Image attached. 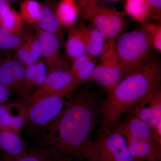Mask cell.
I'll list each match as a JSON object with an SVG mask.
<instances>
[{"label":"cell","instance_id":"19","mask_svg":"<svg viewBox=\"0 0 161 161\" xmlns=\"http://www.w3.org/2000/svg\"><path fill=\"white\" fill-rule=\"evenodd\" d=\"M36 24L39 29L56 35L60 42L62 41V27L57 17L56 9L48 2L42 5L40 18Z\"/></svg>","mask_w":161,"mask_h":161},{"label":"cell","instance_id":"34","mask_svg":"<svg viewBox=\"0 0 161 161\" xmlns=\"http://www.w3.org/2000/svg\"><path fill=\"white\" fill-rule=\"evenodd\" d=\"M145 161H161L160 159H153L147 160Z\"/></svg>","mask_w":161,"mask_h":161},{"label":"cell","instance_id":"32","mask_svg":"<svg viewBox=\"0 0 161 161\" xmlns=\"http://www.w3.org/2000/svg\"><path fill=\"white\" fill-rule=\"evenodd\" d=\"M10 94L9 90L0 80V105L7 103Z\"/></svg>","mask_w":161,"mask_h":161},{"label":"cell","instance_id":"22","mask_svg":"<svg viewBox=\"0 0 161 161\" xmlns=\"http://www.w3.org/2000/svg\"><path fill=\"white\" fill-rule=\"evenodd\" d=\"M125 9L127 14L142 25L146 23L151 15L147 0H127Z\"/></svg>","mask_w":161,"mask_h":161},{"label":"cell","instance_id":"16","mask_svg":"<svg viewBox=\"0 0 161 161\" xmlns=\"http://www.w3.org/2000/svg\"><path fill=\"white\" fill-rule=\"evenodd\" d=\"M86 26L85 24H79L69 29L65 47L66 54L71 60L86 53Z\"/></svg>","mask_w":161,"mask_h":161},{"label":"cell","instance_id":"35","mask_svg":"<svg viewBox=\"0 0 161 161\" xmlns=\"http://www.w3.org/2000/svg\"><path fill=\"white\" fill-rule=\"evenodd\" d=\"M7 1L9 3V2H16V1H18V0H7Z\"/></svg>","mask_w":161,"mask_h":161},{"label":"cell","instance_id":"36","mask_svg":"<svg viewBox=\"0 0 161 161\" xmlns=\"http://www.w3.org/2000/svg\"><path fill=\"white\" fill-rule=\"evenodd\" d=\"M2 58H1V57H0V62H1V60H2Z\"/></svg>","mask_w":161,"mask_h":161},{"label":"cell","instance_id":"7","mask_svg":"<svg viewBox=\"0 0 161 161\" xmlns=\"http://www.w3.org/2000/svg\"><path fill=\"white\" fill-rule=\"evenodd\" d=\"M100 62L95 66L90 80L109 92L124 78L115 47V40H107Z\"/></svg>","mask_w":161,"mask_h":161},{"label":"cell","instance_id":"37","mask_svg":"<svg viewBox=\"0 0 161 161\" xmlns=\"http://www.w3.org/2000/svg\"><path fill=\"white\" fill-rule=\"evenodd\" d=\"M0 161H3L2 160V159H0Z\"/></svg>","mask_w":161,"mask_h":161},{"label":"cell","instance_id":"6","mask_svg":"<svg viewBox=\"0 0 161 161\" xmlns=\"http://www.w3.org/2000/svg\"><path fill=\"white\" fill-rule=\"evenodd\" d=\"M82 17L102 33L106 40H116L126 26L123 14L109 9L96 0H81Z\"/></svg>","mask_w":161,"mask_h":161},{"label":"cell","instance_id":"13","mask_svg":"<svg viewBox=\"0 0 161 161\" xmlns=\"http://www.w3.org/2000/svg\"><path fill=\"white\" fill-rule=\"evenodd\" d=\"M25 123V107L21 103H6L0 105V130L20 133Z\"/></svg>","mask_w":161,"mask_h":161},{"label":"cell","instance_id":"10","mask_svg":"<svg viewBox=\"0 0 161 161\" xmlns=\"http://www.w3.org/2000/svg\"><path fill=\"white\" fill-rule=\"evenodd\" d=\"M26 66L17 58L11 55L2 58L0 62V80L10 93L15 92L17 95L24 81Z\"/></svg>","mask_w":161,"mask_h":161},{"label":"cell","instance_id":"23","mask_svg":"<svg viewBox=\"0 0 161 161\" xmlns=\"http://www.w3.org/2000/svg\"><path fill=\"white\" fill-rule=\"evenodd\" d=\"M23 20L19 13L10 7L0 12V26L15 34L21 35Z\"/></svg>","mask_w":161,"mask_h":161},{"label":"cell","instance_id":"29","mask_svg":"<svg viewBox=\"0 0 161 161\" xmlns=\"http://www.w3.org/2000/svg\"><path fill=\"white\" fill-rule=\"evenodd\" d=\"M24 42L37 60L42 57L41 45L37 35L29 34L24 37Z\"/></svg>","mask_w":161,"mask_h":161},{"label":"cell","instance_id":"33","mask_svg":"<svg viewBox=\"0 0 161 161\" xmlns=\"http://www.w3.org/2000/svg\"><path fill=\"white\" fill-rule=\"evenodd\" d=\"M9 7V2L7 0H0V12Z\"/></svg>","mask_w":161,"mask_h":161},{"label":"cell","instance_id":"27","mask_svg":"<svg viewBox=\"0 0 161 161\" xmlns=\"http://www.w3.org/2000/svg\"><path fill=\"white\" fill-rule=\"evenodd\" d=\"M146 28L150 36L153 50L161 52V23H145Z\"/></svg>","mask_w":161,"mask_h":161},{"label":"cell","instance_id":"24","mask_svg":"<svg viewBox=\"0 0 161 161\" xmlns=\"http://www.w3.org/2000/svg\"><path fill=\"white\" fill-rule=\"evenodd\" d=\"M3 161H53L50 151L44 147H35L16 158L3 156Z\"/></svg>","mask_w":161,"mask_h":161},{"label":"cell","instance_id":"5","mask_svg":"<svg viewBox=\"0 0 161 161\" xmlns=\"http://www.w3.org/2000/svg\"><path fill=\"white\" fill-rule=\"evenodd\" d=\"M86 161H136L130 154L123 136L111 131L90 138L82 150Z\"/></svg>","mask_w":161,"mask_h":161},{"label":"cell","instance_id":"12","mask_svg":"<svg viewBox=\"0 0 161 161\" xmlns=\"http://www.w3.org/2000/svg\"><path fill=\"white\" fill-rule=\"evenodd\" d=\"M47 75V66L43 59L26 66L23 86L18 94V102L23 103L28 100L35 91L43 84Z\"/></svg>","mask_w":161,"mask_h":161},{"label":"cell","instance_id":"20","mask_svg":"<svg viewBox=\"0 0 161 161\" xmlns=\"http://www.w3.org/2000/svg\"><path fill=\"white\" fill-rule=\"evenodd\" d=\"M56 12L61 27L70 29L75 26L79 9L74 0H61L56 7Z\"/></svg>","mask_w":161,"mask_h":161},{"label":"cell","instance_id":"4","mask_svg":"<svg viewBox=\"0 0 161 161\" xmlns=\"http://www.w3.org/2000/svg\"><path fill=\"white\" fill-rule=\"evenodd\" d=\"M77 87L72 86L58 93L21 103L25 109V125L32 130L47 126L62 112L67 99Z\"/></svg>","mask_w":161,"mask_h":161},{"label":"cell","instance_id":"26","mask_svg":"<svg viewBox=\"0 0 161 161\" xmlns=\"http://www.w3.org/2000/svg\"><path fill=\"white\" fill-rule=\"evenodd\" d=\"M24 37L15 34L0 26V49L8 51L15 49L23 43Z\"/></svg>","mask_w":161,"mask_h":161},{"label":"cell","instance_id":"8","mask_svg":"<svg viewBox=\"0 0 161 161\" xmlns=\"http://www.w3.org/2000/svg\"><path fill=\"white\" fill-rule=\"evenodd\" d=\"M125 115L144 121L151 128L161 122L160 89L145 95L136 102Z\"/></svg>","mask_w":161,"mask_h":161},{"label":"cell","instance_id":"9","mask_svg":"<svg viewBox=\"0 0 161 161\" xmlns=\"http://www.w3.org/2000/svg\"><path fill=\"white\" fill-rule=\"evenodd\" d=\"M73 85L76 86L70 71L69 67L52 70L47 73L43 84L35 91L28 100L23 103L31 101L45 95L58 93Z\"/></svg>","mask_w":161,"mask_h":161},{"label":"cell","instance_id":"17","mask_svg":"<svg viewBox=\"0 0 161 161\" xmlns=\"http://www.w3.org/2000/svg\"><path fill=\"white\" fill-rule=\"evenodd\" d=\"M96 65L95 58L86 53L72 60L69 70L75 84L78 86L90 80Z\"/></svg>","mask_w":161,"mask_h":161},{"label":"cell","instance_id":"3","mask_svg":"<svg viewBox=\"0 0 161 161\" xmlns=\"http://www.w3.org/2000/svg\"><path fill=\"white\" fill-rule=\"evenodd\" d=\"M115 47L124 77L152 59L153 49L145 23L121 34L115 40Z\"/></svg>","mask_w":161,"mask_h":161},{"label":"cell","instance_id":"21","mask_svg":"<svg viewBox=\"0 0 161 161\" xmlns=\"http://www.w3.org/2000/svg\"><path fill=\"white\" fill-rule=\"evenodd\" d=\"M107 40L103 35L95 26L86 25V50L91 57L99 58L103 52Z\"/></svg>","mask_w":161,"mask_h":161},{"label":"cell","instance_id":"18","mask_svg":"<svg viewBox=\"0 0 161 161\" xmlns=\"http://www.w3.org/2000/svg\"><path fill=\"white\" fill-rule=\"evenodd\" d=\"M0 150L4 156L16 158L27 150L26 143L20 133L10 130H0Z\"/></svg>","mask_w":161,"mask_h":161},{"label":"cell","instance_id":"14","mask_svg":"<svg viewBox=\"0 0 161 161\" xmlns=\"http://www.w3.org/2000/svg\"><path fill=\"white\" fill-rule=\"evenodd\" d=\"M111 131L123 136L126 140L130 139L152 140L151 129L144 121L131 116H126L118 121Z\"/></svg>","mask_w":161,"mask_h":161},{"label":"cell","instance_id":"1","mask_svg":"<svg viewBox=\"0 0 161 161\" xmlns=\"http://www.w3.org/2000/svg\"><path fill=\"white\" fill-rule=\"evenodd\" d=\"M102 100L98 94L82 90L66 100L65 107L47 126L44 137L53 161H81L82 150L101 121Z\"/></svg>","mask_w":161,"mask_h":161},{"label":"cell","instance_id":"31","mask_svg":"<svg viewBox=\"0 0 161 161\" xmlns=\"http://www.w3.org/2000/svg\"><path fill=\"white\" fill-rule=\"evenodd\" d=\"M151 129L152 140L158 146L161 147V122L154 126L151 127Z\"/></svg>","mask_w":161,"mask_h":161},{"label":"cell","instance_id":"2","mask_svg":"<svg viewBox=\"0 0 161 161\" xmlns=\"http://www.w3.org/2000/svg\"><path fill=\"white\" fill-rule=\"evenodd\" d=\"M161 80L160 64L155 59L124 77L102 101L98 133L111 131L136 102L160 89Z\"/></svg>","mask_w":161,"mask_h":161},{"label":"cell","instance_id":"25","mask_svg":"<svg viewBox=\"0 0 161 161\" xmlns=\"http://www.w3.org/2000/svg\"><path fill=\"white\" fill-rule=\"evenodd\" d=\"M42 4L35 0H23L20 4L19 14L23 21L30 25L36 24L40 18Z\"/></svg>","mask_w":161,"mask_h":161},{"label":"cell","instance_id":"15","mask_svg":"<svg viewBox=\"0 0 161 161\" xmlns=\"http://www.w3.org/2000/svg\"><path fill=\"white\" fill-rule=\"evenodd\" d=\"M126 141L130 154L136 161L161 160V147L152 140L130 139Z\"/></svg>","mask_w":161,"mask_h":161},{"label":"cell","instance_id":"30","mask_svg":"<svg viewBox=\"0 0 161 161\" xmlns=\"http://www.w3.org/2000/svg\"><path fill=\"white\" fill-rule=\"evenodd\" d=\"M151 10V14L156 23H161V0H147Z\"/></svg>","mask_w":161,"mask_h":161},{"label":"cell","instance_id":"28","mask_svg":"<svg viewBox=\"0 0 161 161\" xmlns=\"http://www.w3.org/2000/svg\"><path fill=\"white\" fill-rule=\"evenodd\" d=\"M15 57L25 66L36 63L38 61L32 55L23 40V43L14 50Z\"/></svg>","mask_w":161,"mask_h":161},{"label":"cell","instance_id":"11","mask_svg":"<svg viewBox=\"0 0 161 161\" xmlns=\"http://www.w3.org/2000/svg\"><path fill=\"white\" fill-rule=\"evenodd\" d=\"M41 45L42 57L46 62L47 73L52 70L69 67L61 57L60 42L56 35L40 29L36 32Z\"/></svg>","mask_w":161,"mask_h":161}]
</instances>
